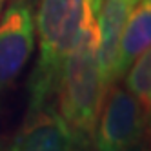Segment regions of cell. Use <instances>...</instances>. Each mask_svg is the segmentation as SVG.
<instances>
[{"label":"cell","instance_id":"6da1fadb","mask_svg":"<svg viewBox=\"0 0 151 151\" xmlns=\"http://www.w3.org/2000/svg\"><path fill=\"white\" fill-rule=\"evenodd\" d=\"M102 0H40L35 17L38 62L29 78V109L49 104L64 62L84 31L96 22Z\"/></svg>","mask_w":151,"mask_h":151},{"label":"cell","instance_id":"277c9868","mask_svg":"<svg viewBox=\"0 0 151 151\" xmlns=\"http://www.w3.org/2000/svg\"><path fill=\"white\" fill-rule=\"evenodd\" d=\"M33 46V0H11L0 18V95L22 75Z\"/></svg>","mask_w":151,"mask_h":151},{"label":"cell","instance_id":"ba28073f","mask_svg":"<svg viewBox=\"0 0 151 151\" xmlns=\"http://www.w3.org/2000/svg\"><path fill=\"white\" fill-rule=\"evenodd\" d=\"M126 77L127 91L133 99L142 106V109L149 113L151 106V53L149 49L138 55L135 62L129 66Z\"/></svg>","mask_w":151,"mask_h":151},{"label":"cell","instance_id":"30bf717a","mask_svg":"<svg viewBox=\"0 0 151 151\" xmlns=\"http://www.w3.org/2000/svg\"><path fill=\"white\" fill-rule=\"evenodd\" d=\"M0 6H2V0H0Z\"/></svg>","mask_w":151,"mask_h":151},{"label":"cell","instance_id":"9c48e42d","mask_svg":"<svg viewBox=\"0 0 151 151\" xmlns=\"http://www.w3.org/2000/svg\"><path fill=\"white\" fill-rule=\"evenodd\" d=\"M133 2H135V4H138V2H142V0H133Z\"/></svg>","mask_w":151,"mask_h":151},{"label":"cell","instance_id":"7a4b0ae2","mask_svg":"<svg viewBox=\"0 0 151 151\" xmlns=\"http://www.w3.org/2000/svg\"><path fill=\"white\" fill-rule=\"evenodd\" d=\"M104 84L96 58V22L84 31L68 60L64 62L57 82L58 115L66 122L77 146L93 140L96 116L104 99Z\"/></svg>","mask_w":151,"mask_h":151},{"label":"cell","instance_id":"8992f818","mask_svg":"<svg viewBox=\"0 0 151 151\" xmlns=\"http://www.w3.org/2000/svg\"><path fill=\"white\" fill-rule=\"evenodd\" d=\"M135 7L133 0H102L96 17V58L104 89L115 84V66L122 31Z\"/></svg>","mask_w":151,"mask_h":151},{"label":"cell","instance_id":"3957f363","mask_svg":"<svg viewBox=\"0 0 151 151\" xmlns=\"http://www.w3.org/2000/svg\"><path fill=\"white\" fill-rule=\"evenodd\" d=\"M147 113L116 82L106 89L96 116L93 142L96 151H131L146 131Z\"/></svg>","mask_w":151,"mask_h":151},{"label":"cell","instance_id":"52a82bcc","mask_svg":"<svg viewBox=\"0 0 151 151\" xmlns=\"http://www.w3.org/2000/svg\"><path fill=\"white\" fill-rule=\"evenodd\" d=\"M151 40V0L135 4L122 31L115 66V82L122 78L138 55L149 49Z\"/></svg>","mask_w":151,"mask_h":151},{"label":"cell","instance_id":"5b68a950","mask_svg":"<svg viewBox=\"0 0 151 151\" xmlns=\"http://www.w3.org/2000/svg\"><path fill=\"white\" fill-rule=\"evenodd\" d=\"M75 138L49 104L29 109L11 151H75Z\"/></svg>","mask_w":151,"mask_h":151}]
</instances>
